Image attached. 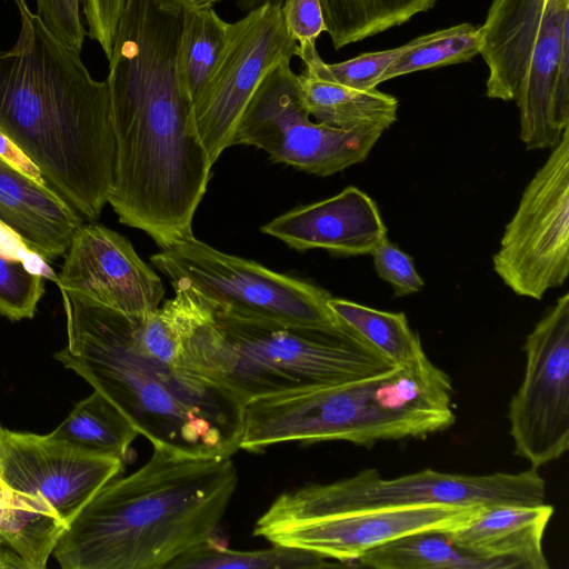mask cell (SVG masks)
Returning <instances> with one entry per match:
<instances>
[{
  "mask_svg": "<svg viewBox=\"0 0 569 569\" xmlns=\"http://www.w3.org/2000/svg\"><path fill=\"white\" fill-rule=\"evenodd\" d=\"M13 2L20 30L11 48L0 49V131L56 193L96 220L116 172L107 81L91 76L81 52L59 41L27 0Z\"/></svg>",
  "mask_w": 569,
  "mask_h": 569,
  "instance_id": "1",
  "label": "cell"
},
{
  "mask_svg": "<svg viewBox=\"0 0 569 569\" xmlns=\"http://www.w3.org/2000/svg\"><path fill=\"white\" fill-rule=\"evenodd\" d=\"M106 81L117 149L108 203L119 222L161 249L193 237L212 163L179 81L176 49L136 43L112 60Z\"/></svg>",
  "mask_w": 569,
  "mask_h": 569,
  "instance_id": "2",
  "label": "cell"
},
{
  "mask_svg": "<svg viewBox=\"0 0 569 569\" xmlns=\"http://www.w3.org/2000/svg\"><path fill=\"white\" fill-rule=\"evenodd\" d=\"M237 485L230 457L153 446L142 467L93 496L52 555L62 569H167L213 538Z\"/></svg>",
  "mask_w": 569,
  "mask_h": 569,
  "instance_id": "3",
  "label": "cell"
},
{
  "mask_svg": "<svg viewBox=\"0 0 569 569\" xmlns=\"http://www.w3.org/2000/svg\"><path fill=\"white\" fill-rule=\"evenodd\" d=\"M67 343L53 358L108 398L152 446L190 456L239 450L243 403L183 367L139 352L131 317L61 290Z\"/></svg>",
  "mask_w": 569,
  "mask_h": 569,
  "instance_id": "4",
  "label": "cell"
},
{
  "mask_svg": "<svg viewBox=\"0 0 569 569\" xmlns=\"http://www.w3.org/2000/svg\"><path fill=\"white\" fill-rule=\"evenodd\" d=\"M452 391L450 377L426 356L360 378L257 398L243 407L239 449L423 438L455 423Z\"/></svg>",
  "mask_w": 569,
  "mask_h": 569,
  "instance_id": "5",
  "label": "cell"
},
{
  "mask_svg": "<svg viewBox=\"0 0 569 569\" xmlns=\"http://www.w3.org/2000/svg\"><path fill=\"white\" fill-rule=\"evenodd\" d=\"M198 299L182 337L180 365L228 389L243 406L392 367L350 335L234 316Z\"/></svg>",
  "mask_w": 569,
  "mask_h": 569,
  "instance_id": "6",
  "label": "cell"
},
{
  "mask_svg": "<svg viewBox=\"0 0 569 569\" xmlns=\"http://www.w3.org/2000/svg\"><path fill=\"white\" fill-rule=\"evenodd\" d=\"M486 94L515 101L528 150L569 128V0H493L479 28Z\"/></svg>",
  "mask_w": 569,
  "mask_h": 569,
  "instance_id": "7",
  "label": "cell"
},
{
  "mask_svg": "<svg viewBox=\"0 0 569 569\" xmlns=\"http://www.w3.org/2000/svg\"><path fill=\"white\" fill-rule=\"evenodd\" d=\"M546 482L538 469L462 475L425 469L386 479L377 469L329 483L284 491L259 521L300 520L333 513L422 506L538 505Z\"/></svg>",
  "mask_w": 569,
  "mask_h": 569,
  "instance_id": "8",
  "label": "cell"
},
{
  "mask_svg": "<svg viewBox=\"0 0 569 569\" xmlns=\"http://www.w3.org/2000/svg\"><path fill=\"white\" fill-rule=\"evenodd\" d=\"M150 260L172 286L191 289L216 310L352 336L329 308L325 289L221 252L194 236Z\"/></svg>",
  "mask_w": 569,
  "mask_h": 569,
  "instance_id": "9",
  "label": "cell"
},
{
  "mask_svg": "<svg viewBox=\"0 0 569 569\" xmlns=\"http://www.w3.org/2000/svg\"><path fill=\"white\" fill-rule=\"evenodd\" d=\"M290 63L279 64L259 86L239 121L232 146L257 147L272 162L320 177L365 161L383 130H342L312 121Z\"/></svg>",
  "mask_w": 569,
  "mask_h": 569,
  "instance_id": "10",
  "label": "cell"
},
{
  "mask_svg": "<svg viewBox=\"0 0 569 569\" xmlns=\"http://www.w3.org/2000/svg\"><path fill=\"white\" fill-rule=\"evenodd\" d=\"M492 266L516 295L537 300L567 280L569 128L523 190Z\"/></svg>",
  "mask_w": 569,
  "mask_h": 569,
  "instance_id": "11",
  "label": "cell"
},
{
  "mask_svg": "<svg viewBox=\"0 0 569 569\" xmlns=\"http://www.w3.org/2000/svg\"><path fill=\"white\" fill-rule=\"evenodd\" d=\"M281 6L263 3L229 23L224 48L192 102L200 140L213 164L232 146L239 121L266 77L297 56Z\"/></svg>",
  "mask_w": 569,
  "mask_h": 569,
  "instance_id": "12",
  "label": "cell"
},
{
  "mask_svg": "<svg viewBox=\"0 0 569 569\" xmlns=\"http://www.w3.org/2000/svg\"><path fill=\"white\" fill-rule=\"evenodd\" d=\"M522 382L509 403L515 455L538 469L569 449V293L527 336Z\"/></svg>",
  "mask_w": 569,
  "mask_h": 569,
  "instance_id": "13",
  "label": "cell"
},
{
  "mask_svg": "<svg viewBox=\"0 0 569 569\" xmlns=\"http://www.w3.org/2000/svg\"><path fill=\"white\" fill-rule=\"evenodd\" d=\"M485 506H422L333 513L321 517L263 522L253 535L272 545L298 548L340 562L398 538L430 530H451Z\"/></svg>",
  "mask_w": 569,
  "mask_h": 569,
  "instance_id": "14",
  "label": "cell"
},
{
  "mask_svg": "<svg viewBox=\"0 0 569 569\" xmlns=\"http://www.w3.org/2000/svg\"><path fill=\"white\" fill-rule=\"evenodd\" d=\"M123 463L86 453L49 435L0 426V476L17 490L42 495L67 527L117 478Z\"/></svg>",
  "mask_w": 569,
  "mask_h": 569,
  "instance_id": "15",
  "label": "cell"
},
{
  "mask_svg": "<svg viewBox=\"0 0 569 569\" xmlns=\"http://www.w3.org/2000/svg\"><path fill=\"white\" fill-rule=\"evenodd\" d=\"M57 283L123 315L144 318L164 296L161 279L118 232L81 224L66 251Z\"/></svg>",
  "mask_w": 569,
  "mask_h": 569,
  "instance_id": "16",
  "label": "cell"
},
{
  "mask_svg": "<svg viewBox=\"0 0 569 569\" xmlns=\"http://www.w3.org/2000/svg\"><path fill=\"white\" fill-rule=\"evenodd\" d=\"M261 231L298 251L326 249L332 254H370L387 237L376 201L357 187L328 199L290 210Z\"/></svg>",
  "mask_w": 569,
  "mask_h": 569,
  "instance_id": "17",
  "label": "cell"
},
{
  "mask_svg": "<svg viewBox=\"0 0 569 569\" xmlns=\"http://www.w3.org/2000/svg\"><path fill=\"white\" fill-rule=\"evenodd\" d=\"M553 507L538 505L485 506L465 523L446 531L461 550L510 569H548L543 535Z\"/></svg>",
  "mask_w": 569,
  "mask_h": 569,
  "instance_id": "18",
  "label": "cell"
},
{
  "mask_svg": "<svg viewBox=\"0 0 569 569\" xmlns=\"http://www.w3.org/2000/svg\"><path fill=\"white\" fill-rule=\"evenodd\" d=\"M0 220L47 262L63 256L82 216L50 187L0 158Z\"/></svg>",
  "mask_w": 569,
  "mask_h": 569,
  "instance_id": "19",
  "label": "cell"
},
{
  "mask_svg": "<svg viewBox=\"0 0 569 569\" xmlns=\"http://www.w3.org/2000/svg\"><path fill=\"white\" fill-rule=\"evenodd\" d=\"M302 66L297 74L300 97L317 122L342 130L385 131L397 120L398 100L393 96L376 88L355 89Z\"/></svg>",
  "mask_w": 569,
  "mask_h": 569,
  "instance_id": "20",
  "label": "cell"
},
{
  "mask_svg": "<svg viewBox=\"0 0 569 569\" xmlns=\"http://www.w3.org/2000/svg\"><path fill=\"white\" fill-rule=\"evenodd\" d=\"M67 528L42 495L17 490L7 483L0 503V541L22 560L26 569H44Z\"/></svg>",
  "mask_w": 569,
  "mask_h": 569,
  "instance_id": "21",
  "label": "cell"
},
{
  "mask_svg": "<svg viewBox=\"0 0 569 569\" xmlns=\"http://www.w3.org/2000/svg\"><path fill=\"white\" fill-rule=\"evenodd\" d=\"M48 435L86 453L124 462L139 432L108 398L94 390Z\"/></svg>",
  "mask_w": 569,
  "mask_h": 569,
  "instance_id": "22",
  "label": "cell"
},
{
  "mask_svg": "<svg viewBox=\"0 0 569 569\" xmlns=\"http://www.w3.org/2000/svg\"><path fill=\"white\" fill-rule=\"evenodd\" d=\"M328 306L363 347L391 366H405L427 356L403 312L381 311L333 297L328 300Z\"/></svg>",
  "mask_w": 569,
  "mask_h": 569,
  "instance_id": "23",
  "label": "cell"
},
{
  "mask_svg": "<svg viewBox=\"0 0 569 569\" xmlns=\"http://www.w3.org/2000/svg\"><path fill=\"white\" fill-rule=\"evenodd\" d=\"M357 562L375 569H510L505 562L467 553L441 530L398 538L368 551Z\"/></svg>",
  "mask_w": 569,
  "mask_h": 569,
  "instance_id": "24",
  "label": "cell"
},
{
  "mask_svg": "<svg viewBox=\"0 0 569 569\" xmlns=\"http://www.w3.org/2000/svg\"><path fill=\"white\" fill-rule=\"evenodd\" d=\"M438 0H320L326 32L339 50L427 12Z\"/></svg>",
  "mask_w": 569,
  "mask_h": 569,
  "instance_id": "25",
  "label": "cell"
},
{
  "mask_svg": "<svg viewBox=\"0 0 569 569\" xmlns=\"http://www.w3.org/2000/svg\"><path fill=\"white\" fill-rule=\"evenodd\" d=\"M229 22L213 7L184 6L177 52V71L184 93L197 98L228 39Z\"/></svg>",
  "mask_w": 569,
  "mask_h": 569,
  "instance_id": "26",
  "label": "cell"
},
{
  "mask_svg": "<svg viewBox=\"0 0 569 569\" xmlns=\"http://www.w3.org/2000/svg\"><path fill=\"white\" fill-rule=\"evenodd\" d=\"M327 559L311 551L278 545L262 550H231L211 538L173 560L167 569H291L336 566Z\"/></svg>",
  "mask_w": 569,
  "mask_h": 569,
  "instance_id": "27",
  "label": "cell"
},
{
  "mask_svg": "<svg viewBox=\"0 0 569 569\" xmlns=\"http://www.w3.org/2000/svg\"><path fill=\"white\" fill-rule=\"evenodd\" d=\"M480 42L479 28L471 23L447 28L440 37L399 58L387 69L381 82L415 71L469 61L479 54Z\"/></svg>",
  "mask_w": 569,
  "mask_h": 569,
  "instance_id": "28",
  "label": "cell"
},
{
  "mask_svg": "<svg viewBox=\"0 0 569 569\" xmlns=\"http://www.w3.org/2000/svg\"><path fill=\"white\" fill-rule=\"evenodd\" d=\"M445 29L433 31L415 38L406 44L377 52H368L347 61L338 63H326L315 51L308 56L301 57L302 64L311 66L318 73L325 76L338 83L360 89H375L381 83L382 76L387 69L399 58L413 49L425 44L441 34Z\"/></svg>",
  "mask_w": 569,
  "mask_h": 569,
  "instance_id": "29",
  "label": "cell"
},
{
  "mask_svg": "<svg viewBox=\"0 0 569 569\" xmlns=\"http://www.w3.org/2000/svg\"><path fill=\"white\" fill-rule=\"evenodd\" d=\"M44 278L23 260L0 253V315L12 321L33 318Z\"/></svg>",
  "mask_w": 569,
  "mask_h": 569,
  "instance_id": "30",
  "label": "cell"
},
{
  "mask_svg": "<svg viewBox=\"0 0 569 569\" xmlns=\"http://www.w3.org/2000/svg\"><path fill=\"white\" fill-rule=\"evenodd\" d=\"M378 276L391 284L396 297L416 293L423 279L415 268L412 258L385 237L370 253Z\"/></svg>",
  "mask_w": 569,
  "mask_h": 569,
  "instance_id": "31",
  "label": "cell"
},
{
  "mask_svg": "<svg viewBox=\"0 0 569 569\" xmlns=\"http://www.w3.org/2000/svg\"><path fill=\"white\" fill-rule=\"evenodd\" d=\"M283 23L288 34L297 42V57L315 51L316 41L326 31L320 0H283Z\"/></svg>",
  "mask_w": 569,
  "mask_h": 569,
  "instance_id": "32",
  "label": "cell"
},
{
  "mask_svg": "<svg viewBox=\"0 0 569 569\" xmlns=\"http://www.w3.org/2000/svg\"><path fill=\"white\" fill-rule=\"evenodd\" d=\"M81 0H36V13L47 29L62 43L81 52L87 36Z\"/></svg>",
  "mask_w": 569,
  "mask_h": 569,
  "instance_id": "33",
  "label": "cell"
},
{
  "mask_svg": "<svg viewBox=\"0 0 569 569\" xmlns=\"http://www.w3.org/2000/svg\"><path fill=\"white\" fill-rule=\"evenodd\" d=\"M126 0H81L88 36L97 41L109 60L117 26Z\"/></svg>",
  "mask_w": 569,
  "mask_h": 569,
  "instance_id": "34",
  "label": "cell"
},
{
  "mask_svg": "<svg viewBox=\"0 0 569 569\" xmlns=\"http://www.w3.org/2000/svg\"><path fill=\"white\" fill-rule=\"evenodd\" d=\"M0 253L6 257L23 260L36 272L46 278H53L51 269L47 261L32 252L22 241V239L6 223L0 220Z\"/></svg>",
  "mask_w": 569,
  "mask_h": 569,
  "instance_id": "35",
  "label": "cell"
},
{
  "mask_svg": "<svg viewBox=\"0 0 569 569\" xmlns=\"http://www.w3.org/2000/svg\"><path fill=\"white\" fill-rule=\"evenodd\" d=\"M0 158L32 180L48 186L39 168L9 137L1 131Z\"/></svg>",
  "mask_w": 569,
  "mask_h": 569,
  "instance_id": "36",
  "label": "cell"
},
{
  "mask_svg": "<svg viewBox=\"0 0 569 569\" xmlns=\"http://www.w3.org/2000/svg\"><path fill=\"white\" fill-rule=\"evenodd\" d=\"M183 6L213 7L222 0H178Z\"/></svg>",
  "mask_w": 569,
  "mask_h": 569,
  "instance_id": "37",
  "label": "cell"
},
{
  "mask_svg": "<svg viewBox=\"0 0 569 569\" xmlns=\"http://www.w3.org/2000/svg\"><path fill=\"white\" fill-rule=\"evenodd\" d=\"M1 426V425H0Z\"/></svg>",
  "mask_w": 569,
  "mask_h": 569,
  "instance_id": "38",
  "label": "cell"
}]
</instances>
